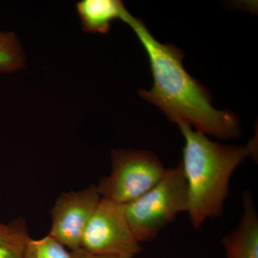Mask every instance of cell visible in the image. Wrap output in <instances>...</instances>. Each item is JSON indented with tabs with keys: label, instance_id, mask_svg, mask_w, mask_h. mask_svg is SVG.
<instances>
[{
	"label": "cell",
	"instance_id": "1",
	"mask_svg": "<svg viewBox=\"0 0 258 258\" xmlns=\"http://www.w3.org/2000/svg\"><path fill=\"white\" fill-rule=\"evenodd\" d=\"M120 20L134 30L150 62L154 86L150 91H139L144 99L159 107L177 124L193 125L196 131L218 139L238 137L240 130L237 117L214 108L208 90L185 71L179 49L157 41L143 21L132 16L125 8Z\"/></svg>",
	"mask_w": 258,
	"mask_h": 258
},
{
	"label": "cell",
	"instance_id": "2",
	"mask_svg": "<svg viewBox=\"0 0 258 258\" xmlns=\"http://www.w3.org/2000/svg\"><path fill=\"white\" fill-rule=\"evenodd\" d=\"M179 125L185 140L181 163L186 186L190 222L198 229L208 219L223 213L230 181L235 169L255 154V142L247 146L224 145L188 124Z\"/></svg>",
	"mask_w": 258,
	"mask_h": 258
},
{
	"label": "cell",
	"instance_id": "3",
	"mask_svg": "<svg viewBox=\"0 0 258 258\" xmlns=\"http://www.w3.org/2000/svg\"><path fill=\"white\" fill-rule=\"evenodd\" d=\"M124 209L136 240L140 244L154 240L179 214L187 212V186L181 164L166 169L159 183Z\"/></svg>",
	"mask_w": 258,
	"mask_h": 258
},
{
	"label": "cell",
	"instance_id": "4",
	"mask_svg": "<svg viewBox=\"0 0 258 258\" xmlns=\"http://www.w3.org/2000/svg\"><path fill=\"white\" fill-rule=\"evenodd\" d=\"M111 171L96 185L101 198L125 205L154 187L166 169L154 153L133 149L111 152Z\"/></svg>",
	"mask_w": 258,
	"mask_h": 258
},
{
	"label": "cell",
	"instance_id": "5",
	"mask_svg": "<svg viewBox=\"0 0 258 258\" xmlns=\"http://www.w3.org/2000/svg\"><path fill=\"white\" fill-rule=\"evenodd\" d=\"M91 253L134 258L143 248L125 217L124 205L101 198L83 234L81 246Z\"/></svg>",
	"mask_w": 258,
	"mask_h": 258
},
{
	"label": "cell",
	"instance_id": "6",
	"mask_svg": "<svg viewBox=\"0 0 258 258\" xmlns=\"http://www.w3.org/2000/svg\"><path fill=\"white\" fill-rule=\"evenodd\" d=\"M96 185L61 194L50 210L48 235L71 250L80 248L88 222L101 201Z\"/></svg>",
	"mask_w": 258,
	"mask_h": 258
},
{
	"label": "cell",
	"instance_id": "7",
	"mask_svg": "<svg viewBox=\"0 0 258 258\" xmlns=\"http://www.w3.org/2000/svg\"><path fill=\"white\" fill-rule=\"evenodd\" d=\"M242 206L238 225L221 240L226 258H258V214L249 190L244 193Z\"/></svg>",
	"mask_w": 258,
	"mask_h": 258
},
{
	"label": "cell",
	"instance_id": "8",
	"mask_svg": "<svg viewBox=\"0 0 258 258\" xmlns=\"http://www.w3.org/2000/svg\"><path fill=\"white\" fill-rule=\"evenodd\" d=\"M76 8L83 31L106 34L112 22L120 18L125 7L118 0H83Z\"/></svg>",
	"mask_w": 258,
	"mask_h": 258
},
{
	"label": "cell",
	"instance_id": "9",
	"mask_svg": "<svg viewBox=\"0 0 258 258\" xmlns=\"http://www.w3.org/2000/svg\"><path fill=\"white\" fill-rule=\"evenodd\" d=\"M30 238L23 217L8 224L0 222V258H24Z\"/></svg>",
	"mask_w": 258,
	"mask_h": 258
},
{
	"label": "cell",
	"instance_id": "10",
	"mask_svg": "<svg viewBox=\"0 0 258 258\" xmlns=\"http://www.w3.org/2000/svg\"><path fill=\"white\" fill-rule=\"evenodd\" d=\"M21 45L13 32H0V74H12L25 63Z\"/></svg>",
	"mask_w": 258,
	"mask_h": 258
},
{
	"label": "cell",
	"instance_id": "11",
	"mask_svg": "<svg viewBox=\"0 0 258 258\" xmlns=\"http://www.w3.org/2000/svg\"><path fill=\"white\" fill-rule=\"evenodd\" d=\"M24 258H72L71 251L53 237L47 235L35 240L30 238Z\"/></svg>",
	"mask_w": 258,
	"mask_h": 258
},
{
	"label": "cell",
	"instance_id": "12",
	"mask_svg": "<svg viewBox=\"0 0 258 258\" xmlns=\"http://www.w3.org/2000/svg\"><path fill=\"white\" fill-rule=\"evenodd\" d=\"M71 257L72 258H118L110 257V256L98 255L85 250L82 247H80L74 250H71Z\"/></svg>",
	"mask_w": 258,
	"mask_h": 258
}]
</instances>
